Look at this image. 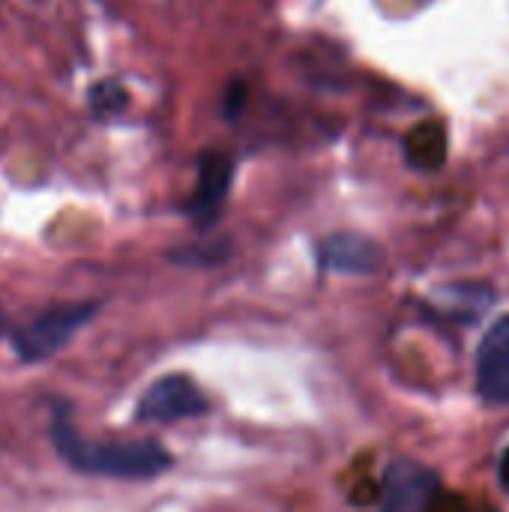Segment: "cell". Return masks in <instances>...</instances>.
Wrapping results in <instances>:
<instances>
[{"mask_svg": "<svg viewBox=\"0 0 509 512\" xmlns=\"http://www.w3.org/2000/svg\"><path fill=\"white\" fill-rule=\"evenodd\" d=\"M51 441L57 456L81 474L117 477V480H147L171 468V456L156 441H111L99 444L84 438L72 423L69 402H54L51 408Z\"/></svg>", "mask_w": 509, "mask_h": 512, "instance_id": "cell-1", "label": "cell"}, {"mask_svg": "<svg viewBox=\"0 0 509 512\" xmlns=\"http://www.w3.org/2000/svg\"><path fill=\"white\" fill-rule=\"evenodd\" d=\"M381 512H498L486 501L450 492L435 471L420 462H393L384 474Z\"/></svg>", "mask_w": 509, "mask_h": 512, "instance_id": "cell-2", "label": "cell"}, {"mask_svg": "<svg viewBox=\"0 0 509 512\" xmlns=\"http://www.w3.org/2000/svg\"><path fill=\"white\" fill-rule=\"evenodd\" d=\"M99 303H69L45 309L12 330V351L21 363H42L63 351L69 339L96 315Z\"/></svg>", "mask_w": 509, "mask_h": 512, "instance_id": "cell-3", "label": "cell"}, {"mask_svg": "<svg viewBox=\"0 0 509 512\" xmlns=\"http://www.w3.org/2000/svg\"><path fill=\"white\" fill-rule=\"evenodd\" d=\"M207 408L210 405L204 393L186 375H168L147 387V393L135 408V417L141 423H174V420L201 417Z\"/></svg>", "mask_w": 509, "mask_h": 512, "instance_id": "cell-4", "label": "cell"}, {"mask_svg": "<svg viewBox=\"0 0 509 512\" xmlns=\"http://www.w3.org/2000/svg\"><path fill=\"white\" fill-rule=\"evenodd\" d=\"M477 390L492 405L509 402V318L492 324L477 354Z\"/></svg>", "mask_w": 509, "mask_h": 512, "instance_id": "cell-5", "label": "cell"}, {"mask_svg": "<svg viewBox=\"0 0 509 512\" xmlns=\"http://www.w3.org/2000/svg\"><path fill=\"white\" fill-rule=\"evenodd\" d=\"M321 267L339 273H375L384 264V252L378 243L360 234H333L318 246Z\"/></svg>", "mask_w": 509, "mask_h": 512, "instance_id": "cell-6", "label": "cell"}, {"mask_svg": "<svg viewBox=\"0 0 509 512\" xmlns=\"http://www.w3.org/2000/svg\"><path fill=\"white\" fill-rule=\"evenodd\" d=\"M231 186V159L207 153L198 162V189L189 201V216L201 225L213 222Z\"/></svg>", "mask_w": 509, "mask_h": 512, "instance_id": "cell-7", "label": "cell"}, {"mask_svg": "<svg viewBox=\"0 0 509 512\" xmlns=\"http://www.w3.org/2000/svg\"><path fill=\"white\" fill-rule=\"evenodd\" d=\"M126 105V90L117 81H102L90 90V108L93 114L105 117V114H117Z\"/></svg>", "mask_w": 509, "mask_h": 512, "instance_id": "cell-8", "label": "cell"}, {"mask_svg": "<svg viewBox=\"0 0 509 512\" xmlns=\"http://www.w3.org/2000/svg\"><path fill=\"white\" fill-rule=\"evenodd\" d=\"M498 477H501V486L509 492V447L507 453L501 456V468H498Z\"/></svg>", "mask_w": 509, "mask_h": 512, "instance_id": "cell-9", "label": "cell"}, {"mask_svg": "<svg viewBox=\"0 0 509 512\" xmlns=\"http://www.w3.org/2000/svg\"><path fill=\"white\" fill-rule=\"evenodd\" d=\"M3 327H6V315L0 312V333H3Z\"/></svg>", "mask_w": 509, "mask_h": 512, "instance_id": "cell-10", "label": "cell"}]
</instances>
